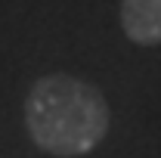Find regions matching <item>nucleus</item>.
<instances>
[{
	"label": "nucleus",
	"mask_w": 161,
	"mask_h": 158,
	"mask_svg": "<svg viewBox=\"0 0 161 158\" xmlns=\"http://www.w3.org/2000/svg\"><path fill=\"white\" fill-rule=\"evenodd\" d=\"M112 112L93 84L71 75L40 78L25 99V127L43 152L59 158L87 155L108 133Z\"/></svg>",
	"instance_id": "f257e3e1"
},
{
	"label": "nucleus",
	"mask_w": 161,
	"mask_h": 158,
	"mask_svg": "<svg viewBox=\"0 0 161 158\" xmlns=\"http://www.w3.org/2000/svg\"><path fill=\"white\" fill-rule=\"evenodd\" d=\"M121 28L140 47L161 43V0H121Z\"/></svg>",
	"instance_id": "f03ea898"
}]
</instances>
